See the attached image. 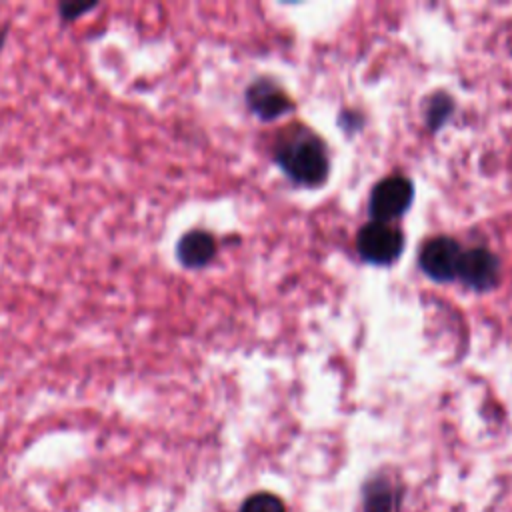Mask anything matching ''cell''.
<instances>
[{"label":"cell","instance_id":"1","mask_svg":"<svg viewBox=\"0 0 512 512\" xmlns=\"http://www.w3.org/2000/svg\"><path fill=\"white\" fill-rule=\"evenodd\" d=\"M280 168L302 186H318L328 174V154L322 140L306 128H290L278 142Z\"/></svg>","mask_w":512,"mask_h":512},{"label":"cell","instance_id":"2","mask_svg":"<svg viewBox=\"0 0 512 512\" xmlns=\"http://www.w3.org/2000/svg\"><path fill=\"white\" fill-rule=\"evenodd\" d=\"M358 252L366 262L390 264L394 262L402 248L404 236L400 228L390 222H370L358 232Z\"/></svg>","mask_w":512,"mask_h":512},{"label":"cell","instance_id":"3","mask_svg":"<svg viewBox=\"0 0 512 512\" xmlns=\"http://www.w3.org/2000/svg\"><path fill=\"white\" fill-rule=\"evenodd\" d=\"M412 182L402 176H388L378 182L370 194V216L374 222H390L402 216L412 204Z\"/></svg>","mask_w":512,"mask_h":512},{"label":"cell","instance_id":"4","mask_svg":"<svg viewBox=\"0 0 512 512\" xmlns=\"http://www.w3.org/2000/svg\"><path fill=\"white\" fill-rule=\"evenodd\" d=\"M460 254H462V250L456 244V240L446 238V236L432 238L430 242L424 244V248L420 252V268L432 280L448 282V280L456 278Z\"/></svg>","mask_w":512,"mask_h":512},{"label":"cell","instance_id":"5","mask_svg":"<svg viewBox=\"0 0 512 512\" xmlns=\"http://www.w3.org/2000/svg\"><path fill=\"white\" fill-rule=\"evenodd\" d=\"M498 258L486 248H472L460 254L456 276L472 290H490L498 282Z\"/></svg>","mask_w":512,"mask_h":512},{"label":"cell","instance_id":"6","mask_svg":"<svg viewBox=\"0 0 512 512\" xmlns=\"http://www.w3.org/2000/svg\"><path fill=\"white\" fill-rule=\"evenodd\" d=\"M246 100L260 118L274 120L280 114H286L292 108L290 98L270 80H258L246 90Z\"/></svg>","mask_w":512,"mask_h":512},{"label":"cell","instance_id":"7","mask_svg":"<svg viewBox=\"0 0 512 512\" xmlns=\"http://www.w3.org/2000/svg\"><path fill=\"white\" fill-rule=\"evenodd\" d=\"M214 254H216V240L206 230L186 232L176 246V256L186 268H202L214 258Z\"/></svg>","mask_w":512,"mask_h":512},{"label":"cell","instance_id":"8","mask_svg":"<svg viewBox=\"0 0 512 512\" xmlns=\"http://www.w3.org/2000/svg\"><path fill=\"white\" fill-rule=\"evenodd\" d=\"M366 512H392V488L386 482H374L364 500Z\"/></svg>","mask_w":512,"mask_h":512},{"label":"cell","instance_id":"9","mask_svg":"<svg viewBox=\"0 0 512 512\" xmlns=\"http://www.w3.org/2000/svg\"><path fill=\"white\" fill-rule=\"evenodd\" d=\"M242 512H284V504L274 494L260 492L244 502Z\"/></svg>","mask_w":512,"mask_h":512},{"label":"cell","instance_id":"10","mask_svg":"<svg viewBox=\"0 0 512 512\" xmlns=\"http://www.w3.org/2000/svg\"><path fill=\"white\" fill-rule=\"evenodd\" d=\"M452 110V102L446 96H438L432 100V106L428 108V122L430 126H440L444 122V118L450 114Z\"/></svg>","mask_w":512,"mask_h":512},{"label":"cell","instance_id":"11","mask_svg":"<svg viewBox=\"0 0 512 512\" xmlns=\"http://www.w3.org/2000/svg\"><path fill=\"white\" fill-rule=\"evenodd\" d=\"M90 8H92L90 4H88V6H80V4H64L60 10H62V12H70V10H72V14H70L68 18H76L78 14H82V12L90 10Z\"/></svg>","mask_w":512,"mask_h":512}]
</instances>
